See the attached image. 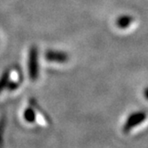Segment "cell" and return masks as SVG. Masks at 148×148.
I'll return each mask as SVG.
<instances>
[{"label": "cell", "mask_w": 148, "mask_h": 148, "mask_svg": "<svg viewBox=\"0 0 148 148\" xmlns=\"http://www.w3.org/2000/svg\"><path fill=\"white\" fill-rule=\"evenodd\" d=\"M28 71L29 79L36 80L38 78L39 74V65H38V49L33 46L29 48V58H28Z\"/></svg>", "instance_id": "1"}, {"label": "cell", "mask_w": 148, "mask_h": 148, "mask_svg": "<svg viewBox=\"0 0 148 148\" xmlns=\"http://www.w3.org/2000/svg\"><path fill=\"white\" fill-rule=\"evenodd\" d=\"M146 119V114L143 112H136L131 113L128 119H127L122 130L124 133H129L130 130H132L136 127L139 126L142 122H144Z\"/></svg>", "instance_id": "2"}, {"label": "cell", "mask_w": 148, "mask_h": 148, "mask_svg": "<svg viewBox=\"0 0 148 148\" xmlns=\"http://www.w3.org/2000/svg\"><path fill=\"white\" fill-rule=\"evenodd\" d=\"M45 57L49 62H66L69 59V56L64 52L57 50H47L45 54Z\"/></svg>", "instance_id": "3"}, {"label": "cell", "mask_w": 148, "mask_h": 148, "mask_svg": "<svg viewBox=\"0 0 148 148\" xmlns=\"http://www.w3.org/2000/svg\"><path fill=\"white\" fill-rule=\"evenodd\" d=\"M9 76H10V71L5 70L3 73L1 77H0V93L3 91V89L7 87V84L9 82Z\"/></svg>", "instance_id": "4"}, {"label": "cell", "mask_w": 148, "mask_h": 148, "mask_svg": "<svg viewBox=\"0 0 148 148\" xmlns=\"http://www.w3.org/2000/svg\"><path fill=\"white\" fill-rule=\"evenodd\" d=\"M35 117H36L35 112H34V111L31 108H28V109L25 110V112H24V118H25V120L27 121L33 122L35 121Z\"/></svg>", "instance_id": "5"}, {"label": "cell", "mask_w": 148, "mask_h": 148, "mask_svg": "<svg viewBox=\"0 0 148 148\" xmlns=\"http://www.w3.org/2000/svg\"><path fill=\"white\" fill-rule=\"evenodd\" d=\"M144 97L148 100V88H146V89L144 91Z\"/></svg>", "instance_id": "6"}]
</instances>
